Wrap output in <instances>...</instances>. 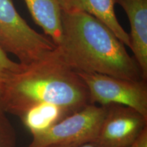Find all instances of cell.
Returning <instances> with one entry per match:
<instances>
[{
  "label": "cell",
  "instance_id": "6da1fadb",
  "mask_svg": "<svg viewBox=\"0 0 147 147\" xmlns=\"http://www.w3.org/2000/svg\"><path fill=\"white\" fill-rule=\"evenodd\" d=\"M52 104L73 114L90 104L89 91L77 71L61 57L57 47L9 75L3 110L20 117L32 106Z\"/></svg>",
  "mask_w": 147,
  "mask_h": 147
},
{
  "label": "cell",
  "instance_id": "7a4b0ae2",
  "mask_svg": "<svg viewBox=\"0 0 147 147\" xmlns=\"http://www.w3.org/2000/svg\"><path fill=\"white\" fill-rule=\"evenodd\" d=\"M61 57L77 72L144 80L136 61L109 27L82 12H61Z\"/></svg>",
  "mask_w": 147,
  "mask_h": 147
},
{
  "label": "cell",
  "instance_id": "3957f363",
  "mask_svg": "<svg viewBox=\"0 0 147 147\" xmlns=\"http://www.w3.org/2000/svg\"><path fill=\"white\" fill-rule=\"evenodd\" d=\"M0 47L28 64L52 52L57 46L45 34L37 32L21 17L12 0H0Z\"/></svg>",
  "mask_w": 147,
  "mask_h": 147
},
{
  "label": "cell",
  "instance_id": "277c9868",
  "mask_svg": "<svg viewBox=\"0 0 147 147\" xmlns=\"http://www.w3.org/2000/svg\"><path fill=\"white\" fill-rule=\"evenodd\" d=\"M107 107L89 104L67 116L45 131L33 136L29 147L76 146L96 138Z\"/></svg>",
  "mask_w": 147,
  "mask_h": 147
},
{
  "label": "cell",
  "instance_id": "5b68a950",
  "mask_svg": "<svg viewBox=\"0 0 147 147\" xmlns=\"http://www.w3.org/2000/svg\"><path fill=\"white\" fill-rule=\"evenodd\" d=\"M78 74L87 85L90 104H120L147 117V80H127L97 73Z\"/></svg>",
  "mask_w": 147,
  "mask_h": 147
},
{
  "label": "cell",
  "instance_id": "8992f818",
  "mask_svg": "<svg viewBox=\"0 0 147 147\" xmlns=\"http://www.w3.org/2000/svg\"><path fill=\"white\" fill-rule=\"evenodd\" d=\"M107 111L96 138L95 147H129L147 127V117L120 104L106 106Z\"/></svg>",
  "mask_w": 147,
  "mask_h": 147
},
{
  "label": "cell",
  "instance_id": "52a82bcc",
  "mask_svg": "<svg viewBox=\"0 0 147 147\" xmlns=\"http://www.w3.org/2000/svg\"><path fill=\"white\" fill-rule=\"evenodd\" d=\"M127 16L131 26L130 45L134 58L147 80V0H115Z\"/></svg>",
  "mask_w": 147,
  "mask_h": 147
},
{
  "label": "cell",
  "instance_id": "ba28073f",
  "mask_svg": "<svg viewBox=\"0 0 147 147\" xmlns=\"http://www.w3.org/2000/svg\"><path fill=\"white\" fill-rule=\"evenodd\" d=\"M59 3L61 12H82L94 16L109 27L124 45L130 48L129 34L116 16L115 0H59Z\"/></svg>",
  "mask_w": 147,
  "mask_h": 147
},
{
  "label": "cell",
  "instance_id": "9c48e42d",
  "mask_svg": "<svg viewBox=\"0 0 147 147\" xmlns=\"http://www.w3.org/2000/svg\"><path fill=\"white\" fill-rule=\"evenodd\" d=\"M36 25L57 47L61 40V10L59 0H24Z\"/></svg>",
  "mask_w": 147,
  "mask_h": 147
},
{
  "label": "cell",
  "instance_id": "30bf717a",
  "mask_svg": "<svg viewBox=\"0 0 147 147\" xmlns=\"http://www.w3.org/2000/svg\"><path fill=\"white\" fill-rule=\"evenodd\" d=\"M70 115L58 105L40 104L29 108L19 118L33 136L45 131Z\"/></svg>",
  "mask_w": 147,
  "mask_h": 147
},
{
  "label": "cell",
  "instance_id": "8fae6325",
  "mask_svg": "<svg viewBox=\"0 0 147 147\" xmlns=\"http://www.w3.org/2000/svg\"><path fill=\"white\" fill-rule=\"evenodd\" d=\"M21 67V63L14 61L0 47V110H3V95L7 78L13 71Z\"/></svg>",
  "mask_w": 147,
  "mask_h": 147
},
{
  "label": "cell",
  "instance_id": "7c38bea8",
  "mask_svg": "<svg viewBox=\"0 0 147 147\" xmlns=\"http://www.w3.org/2000/svg\"><path fill=\"white\" fill-rule=\"evenodd\" d=\"M16 142L14 127L5 112L0 110V147H16Z\"/></svg>",
  "mask_w": 147,
  "mask_h": 147
},
{
  "label": "cell",
  "instance_id": "4fadbf2b",
  "mask_svg": "<svg viewBox=\"0 0 147 147\" xmlns=\"http://www.w3.org/2000/svg\"><path fill=\"white\" fill-rule=\"evenodd\" d=\"M129 147H147V127Z\"/></svg>",
  "mask_w": 147,
  "mask_h": 147
},
{
  "label": "cell",
  "instance_id": "5bb4252c",
  "mask_svg": "<svg viewBox=\"0 0 147 147\" xmlns=\"http://www.w3.org/2000/svg\"><path fill=\"white\" fill-rule=\"evenodd\" d=\"M47 147H95L92 145L91 144H82V145H80V146H47Z\"/></svg>",
  "mask_w": 147,
  "mask_h": 147
}]
</instances>
